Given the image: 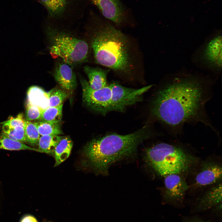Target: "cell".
Segmentation results:
<instances>
[{"label":"cell","mask_w":222,"mask_h":222,"mask_svg":"<svg viewBox=\"0 0 222 222\" xmlns=\"http://www.w3.org/2000/svg\"><path fill=\"white\" fill-rule=\"evenodd\" d=\"M222 36L218 35L208 43L204 51L205 60L212 66L218 69L222 67Z\"/></svg>","instance_id":"15"},{"label":"cell","mask_w":222,"mask_h":222,"mask_svg":"<svg viewBox=\"0 0 222 222\" xmlns=\"http://www.w3.org/2000/svg\"><path fill=\"white\" fill-rule=\"evenodd\" d=\"M40 136L58 135L63 134L60 123H52L40 121L33 123Z\"/></svg>","instance_id":"22"},{"label":"cell","mask_w":222,"mask_h":222,"mask_svg":"<svg viewBox=\"0 0 222 222\" xmlns=\"http://www.w3.org/2000/svg\"><path fill=\"white\" fill-rule=\"evenodd\" d=\"M63 104L54 107H48L42 109L41 115L39 120L52 123H60L62 117Z\"/></svg>","instance_id":"21"},{"label":"cell","mask_w":222,"mask_h":222,"mask_svg":"<svg viewBox=\"0 0 222 222\" xmlns=\"http://www.w3.org/2000/svg\"><path fill=\"white\" fill-rule=\"evenodd\" d=\"M48 107L56 106L63 104L68 97V94L61 89L54 88L47 92Z\"/></svg>","instance_id":"24"},{"label":"cell","mask_w":222,"mask_h":222,"mask_svg":"<svg viewBox=\"0 0 222 222\" xmlns=\"http://www.w3.org/2000/svg\"><path fill=\"white\" fill-rule=\"evenodd\" d=\"M45 8L52 21L79 17L84 12L87 0H36Z\"/></svg>","instance_id":"6"},{"label":"cell","mask_w":222,"mask_h":222,"mask_svg":"<svg viewBox=\"0 0 222 222\" xmlns=\"http://www.w3.org/2000/svg\"><path fill=\"white\" fill-rule=\"evenodd\" d=\"M83 69L88 78L89 86L92 89H100L108 85L107 77L109 70L87 65L84 66Z\"/></svg>","instance_id":"16"},{"label":"cell","mask_w":222,"mask_h":222,"mask_svg":"<svg viewBox=\"0 0 222 222\" xmlns=\"http://www.w3.org/2000/svg\"><path fill=\"white\" fill-rule=\"evenodd\" d=\"M222 171L221 166L219 163L214 162H204L196 175L194 186L203 187L221 182Z\"/></svg>","instance_id":"10"},{"label":"cell","mask_w":222,"mask_h":222,"mask_svg":"<svg viewBox=\"0 0 222 222\" xmlns=\"http://www.w3.org/2000/svg\"><path fill=\"white\" fill-rule=\"evenodd\" d=\"M84 103L92 109L103 115L111 111L112 92L109 85L97 90L92 89L88 83L80 78Z\"/></svg>","instance_id":"7"},{"label":"cell","mask_w":222,"mask_h":222,"mask_svg":"<svg viewBox=\"0 0 222 222\" xmlns=\"http://www.w3.org/2000/svg\"><path fill=\"white\" fill-rule=\"evenodd\" d=\"M49 222V221H44V222Z\"/></svg>","instance_id":"28"},{"label":"cell","mask_w":222,"mask_h":222,"mask_svg":"<svg viewBox=\"0 0 222 222\" xmlns=\"http://www.w3.org/2000/svg\"><path fill=\"white\" fill-rule=\"evenodd\" d=\"M50 22L47 24L46 32L51 56L59 58L71 67L86 61L90 47L86 40Z\"/></svg>","instance_id":"5"},{"label":"cell","mask_w":222,"mask_h":222,"mask_svg":"<svg viewBox=\"0 0 222 222\" xmlns=\"http://www.w3.org/2000/svg\"><path fill=\"white\" fill-rule=\"evenodd\" d=\"M24 130L26 142L31 146H38L40 135L34 123L25 120Z\"/></svg>","instance_id":"23"},{"label":"cell","mask_w":222,"mask_h":222,"mask_svg":"<svg viewBox=\"0 0 222 222\" xmlns=\"http://www.w3.org/2000/svg\"><path fill=\"white\" fill-rule=\"evenodd\" d=\"M72 146V141L69 136L62 137L55 150V166H58L68 157Z\"/></svg>","instance_id":"17"},{"label":"cell","mask_w":222,"mask_h":222,"mask_svg":"<svg viewBox=\"0 0 222 222\" xmlns=\"http://www.w3.org/2000/svg\"><path fill=\"white\" fill-rule=\"evenodd\" d=\"M222 203V183H218L207 190L196 200L192 213L203 212Z\"/></svg>","instance_id":"12"},{"label":"cell","mask_w":222,"mask_h":222,"mask_svg":"<svg viewBox=\"0 0 222 222\" xmlns=\"http://www.w3.org/2000/svg\"><path fill=\"white\" fill-rule=\"evenodd\" d=\"M53 75L56 81L62 88L72 91L76 88L77 85L76 74L72 67L62 60L56 63Z\"/></svg>","instance_id":"13"},{"label":"cell","mask_w":222,"mask_h":222,"mask_svg":"<svg viewBox=\"0 0 222 222\" xmlns=\"http://www.w3.org/2000/svg\"><path fill=\"white\" fill-rule=\"evenodd\" d=\"M182 222H210L196 215L183 217Z\"/></svg>","instance_id":"26"},{"label":"cell","mask_w":222,"mask_h":222,"mask_svg":"<svg viewBox=\"0 0 222 222\" xmlns=\"http://www.w3.org/2000/svg\"><path fill=\"white\" fill-rule=\"evenodd\" d=\"M28 91V101L33 105L42 109H45L44 101L48 102V101L44 100V99H48L47 92L40 87L35 86L30 87Z\"/></svg>","instance_id":"20"},{"label":"cell","mask_w":222,"mask_h":222,"mask_svg":"<svg viewBox=\"0 0 222 222\" xmlns=\"http://www.w3.org/2000/svg\"><path fill=\"white\" fill-rule=\"evenodd\" d=\"M25 120L20 113L16 117H12L3 121L2 133L10 139L22 143L26 142L25 134Z\"/></svg>","instance_id":"14"},{"label":"cell","mask_w":222,"mask_h":222,"mask_svg":"<svg viewBox=\"0 0 222 222\" xmlns=\"http://www.w3.org/2000/svg\"><path fill=\"white\" fill-rule=\"evenodd\" d=\"M182 175L174 174L164 177L163 202L178 208L183 206L185 195L189 187Z\"/></svg>","instance_id":"9"},{"label":"cell","mask_w":222,"mask_h":222,"mask_svg":"<svg viewBox=\"0 0 222 222\" xmlns=\"http://www.w3.org/2000/svg\"><path fill=\"white\" fill-rule=\"evenodd\" d=\"M99 25L89 36L95 61L116 71L128 72L131 64L126 38L109 24Z\"/></svg>","instance_id":"3"},{"label":"cell","mask_w":222,"mask_h":222,"mask_svg":"<svg viewBox=\"0 0 222 222\" xmlns=\"http://www.w3.org/2000/svg\"><path fill=\"white\" fill-rule=\"evenodd\" d=\"M185 150L177 145L160 142L146 150L145 158L149 165L160 176L182 175L198 161L197 158Z\"/></svg>","instance_id":"4"},{"label":"cell","mask_w":222,"mask_h":222,"mask_svg":"<svg viewBox=\"0 0 222 222\" xmlns=\"http://www.w3.org/2000/svg\"><path fill=\"white\" fill-rule=\"evenodd\" d=\"M210 85L191 76L176 77L166 82L155 93L151 113L172 134L182 131L186 123H201L218 133L212 125L205 106L212 96Z\"/></svg>","instance_id":"1"},{"label":"cell","mask_w":222,"mask_h":222,"mask_svg":"<svg viewBox=\"0 0 222 222\" xmlns=\"http://www.w3.org/2000/svg\"><path fill=\"white\" fill-rule=\"evenodd\" d=\"M62 137L58 135L41 136L39 141L38 150L41 153L54 154L55 148Z\"/></svg>","instance_id":"18"},{"label":"cell","mask_w":222,"mask_h":222,"mask_svg":"<svg viewBox=\"0 0 222 222\" xmlns=\"http://www.w3.org/2000/svg\"><path fill=\"white\" fill-rule=\"evenodd\" d=\"M42 109L31 104L28 101L26 111V120L31 121L39 120L40 118Z\"/></svg>","instance_id":"25"},{"label":"cell","mask_w":222,"mask_h":222,"mask_svg":"<svg viewBox=\"0 0 222 222\" xmlns=\"http://www.w3.org/2000/svg\"><path fill=\"white\" fill-rule=\"evenodd\" d=\"M112 96L111 110L123 112L128 106L141 101L143 94L153 86L150 85L138 89L123 86L117 82L109 84Z\"/></svg>","instance_id":"8"},{"label":"cell","mask_w":222,"mask_h":222,"mask_svg":"<svg viewBox=\"0 0 222 222\" xmlns=\"http://www.w3.org/2000/svg\"><path fill=\"white\" fill-rule=\"evenodd\" d=\"M153 134L148 125L126 135L109 134L90 141L84 147V153L96 170L106 175L112 164L133 155L138 146Z\"/></svg>","instance_id":"2"},{"label":"cell","mask_w":222,"mask_h":222,"mask_svg":"<svg viewBox=\"0 0 222 222\" xmlns=\"http://www.w3.org/2000/svg\"><path fill=\"white\" fill-rule=\"evenodd\" d=\"M20 222H38L36 218L33 216L27 215L23 218Z\"/></svg>","instance_id":"27"},{"label":"cell","mask_w":222,"mask_h":222,"mask_svg":"<svg viewBox=\"0 0 222 222\" xmlns=\"http://www.w3.org/2000/svg\"><path fill=\"white\" fill-rule=\"evenodd\" d=\"M0 149L11 151L31 150L41 152L38 149L31 147L23 143L14 140L2 133L0 134Z\"/></svg>","instance_id":"19"},{"label":"cell","mask_w":222,"mask_h":222,"mask_svg":"<svg viewBox=\"0 0 222 222\" xmlns=\"http://www.w3.org/2000/svg\"><path fill=\"white\" fill-rule=\"evenodd\" d=\"M106 18L117 25L125 19V9L121 0H90Z\"/></svg>","instance_id":"11"}]
</instances>
